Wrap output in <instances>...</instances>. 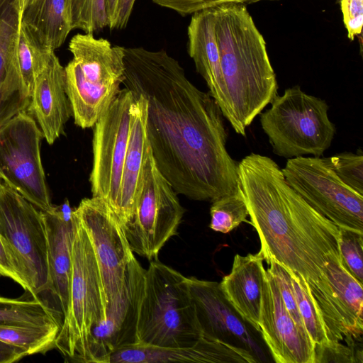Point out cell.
Here are the masks:
<instances>
[{
	"label": "cell",
	"mask_w": 363,
	"mask_h": 363,
	"mask_svg": "<svg viewBox=\"0 0 363 363\" xmlns=\"http://www.w3.org/2000/svg\"><path fill=\"white\" fill-rule=\"evenodd\" d=\"M125 87L147 101L155 162L177 194L210 201L240 189L238 163L226 148L222 111L165 50L125 48Z\"/></svg>",
	"instance_id": "1"
},
{
	"label": "cell",
	"mask_w": 363,
	"mask_h": 363,
	"mask_svg": "<svg viewBox=\"0 0 363 363\" xmlns=\"http://www.w3.org/2000/svg\"><path fill=\"white\" fill-rule=\"evenodd\" d=\"M238 177L264 260L296 273L314 301L327 296L330 284L325 267L340 258L339 228L289 186L270 157L245 156L238 163Z\"/></svg>",
	"instance_id": "2"
},
{
	"label": "cell",
	"mask_w": 363,
	"mask_h": 363,
	"mask_svg": "<svg viewBox=\"0 0 363 363\" xmlns=\"http://www.w3.org/2000/svg\"><path fill=\"white\" fill-rule=\"evenodd\" d=\"M213 9L215 34L228 102L227 120L236 133L246 128L278 95L266 43L245 4Z\"/></svg>",
	"instance_id": "3"
},
{
	"label": "cell",
	"mask_w": 363,
	"mask_h": 363,
	"mask_svg": "<svg viewBox=\"0 0 363 363\" xmlns=\"http://www.w3.org/2000/svg\"><path fill=\"white\" fill-rule=\"evenodd\" d=\"M202 337L187 277L157 259L150 261L139 306L137 342L181 347Z\"/></svg>",
	"instance_id": "4"
},
{
	"label": "cell",
	"mask_w": 363,
	"mask_h": 363,
	"mask_svg": "<svg viewBox=\"0 0 363 363\" xmlns=\"http://www.w3.org/2000/svg\"><path fill=\"white\" fill-rule=\"evenodd\" d=\"M69 50L73 58L65 67L66 91L74 123L92 128L125 79V48L93 33H78Z\"/></svg>",
	"instance_id": "5"
},
{
	"label": "cell",
	"mask_w": 363,
	"mask_h": 363,
	"mask_svg": "<svg viewBox=\"0 0 363 363\" xmlns=\"http://www.w3.org/2000/svg\"><path fill=\"white\" fill-rule=\"evenodd\" d=\"M326 101L303 91L299 86L277 95L260 114V124L273 152L286 159L306 155L321 157L335 135Z\"/></svg>",
	"instance_id": "6"
},
{
	"label": "cell",
	"mask_w": 363,
	"mask_h": 363,
	"mask_svg": "<svg viewBox=\"0 0 363 363\" xmlns=\"http://www.w3.org/2000/svg\"><path fill=\"white\" fill-rule=\"evenodd\" d=\"M74 215L68 303L55 347L66 362L85 363L91 328L105 317L106 308L94 248Z\"/></svg>",
	"instance_id": "7"
},
{
	"label": "cell",
	"mask_w": 363,
	"mask_h": 363,
	"mask_svg": "<svg viewBox=\"0 0 363 363\" xmlns=\"http://www.w3.org/2000/svg\"><path fill=\"white\" fill-rule=\"evenodd\" d=\"M0 237L32 296L49 291L47 235L41 211L0 179Z\"/></svg>",
	"instance_id": "8"
},
{
	"label": "cell",
	"mask_w": 363,
	"mask_h": 363,
	"mask_svg": "<svg viewBox=\"0 0 363 363\" xmlns=\"http://www.w3.org/2000/svg\"><path fill=\"white\" fill-rule=\"evenodd\" d=\"M184 213L177 192L158 169L150 149L133 213L123 224L133 252L150 262L157 259L164 245L178 234Z\"/></svg>",
	"instance_id": "9"
},
{
	"label": "cell",
	"mask_w": 363,
	"mask_h": 363,
	"mask_svg": "<svg viewBox=\"0 0 363 363\" xmlns=\"http://www.w3.org/2000/svg\"><path fill=\"white\" fill-rule=\"evenodd\" d=\"M281 171L289 186L338 228L363 232V196L340 179L330 157L288 159Z\"/></svg>",
	"instance_id": "10"
},
{
	"label": "cell",
	"mask_w": 363,
	"mask_h": 363,
	"mask_svg": "<svg viewBox=\"0 0 363 363\" xmlns=\"http://www.w3.org/2000/svg\"><path fill=\"white\" fill-rule=\"evenodd\" d=\"M43 135L27 111L0 127V176L40 211L52 206L40 157Z\"/></svg>",
	"instance_id": "11"
},
{
	"label": "cell",
	"mask_w": 363,
	"mask_h": 363,
	"mask_svg": "<svg viewBox=\"0 0 363 363\" xmlns=\"http://www.w3.org/2000/svg\"><path fill=\"white\" fill-rule=\"evenodd\" d=\"M134 99L128 88L120 89L93 126L91 191L92 196L105 199L116 213Z\"/></svg>",
	"instance_id": "12"
},
{
	"label": "cell",
	"mask_w": 363,
	"mask_h": 363,
	"mask_svg": "<svg viewBox=\"0 0 363 363\" xmlns=\"http://www.w3.org/2000/svg\"><path fill=\"white\" fill-rule=\"evenodd\" d=\"M74 213L94 248L107 308L124 289L128 264L134 253L123 223L105 199L97 196L84 199Z\"/></svg>",
	"instance_id": "13"
},
{
	"label": "cell",
	"mask_w": 363,
	"mask_h": 363,
	"mask_svg": "<svg viewBox=\"0 0 363 363\" xmlns=\"http://www.w3.org/2000/svg\"><path fill=\"white\" fill-rule=\"evenodd\" d=\"M145 272L133 255L128 264L121 295L106 308L105 317L91 328L85 363H108L116 350L138 342L137 321Z\"/></svg>",
	"instance_id": "14"
},
{
	"label": "cell",
	"mask_w": 363,
	"mask_h": 363,
	"mask_svg": "<svg viewBox=\"0 0 363 363\" xmlns=\"http://www.w3.org/2000/svg\"><path fill=\"white\" fill-rule=\"evenodd\" d=\"M259 333L277 363H314L315 345L286 310L277 283L267 269L262 291Z\"/></svg>",
	"instance_id": "15"
},
{
	"label": "cell",
	"mask_w": 363,
	"mask_h": 363,
	"mask_svg": "<svg viewBox=\"0 0 363 363\" xmlns=\"http://www.w3.org/2000/svg\"><path fill=\"white\" fill-rule=\"evenodd\" d=\"M187 283L202 336L247 350L260 362L261 350L219 283L194 277H187Z\"/></svg>",
	"instance_id": "16"
},
{
	"label": "cell",
	"mask_w": 363,
	"mask_h": 363,
	"mask_svg": "<svg viewBox=\"0 0 363 363\" xmlns=\"http://www.w3.org/2000/svg\"><path fill=\"white\" fill-rule=\"evenodd\" d=\"M331 294L323 319L330 342L335 346L342 341L351 348L362 339L363 332V289L342 264L340 258H333L325 267Z\"/></svg>",
	"instance_id": "17"
},
{
	"label": "cell",
	"mask_w": 363,
	"mask_h": 363,
	"mask_svg": "<svg viewBox=\"0 0 363 363\" xmlns=\"http://www.w3.org/2000/svg\"><path fill=\"white\" fill-rule=\"evenodd\" d=\"M167 362H258L255 356L244 349L218 340L202 337L188 347H162L134 343L112 353L108 363Z\"/></svg>",
	"instance_id": "18"
},
{
	"label": "cell",
	"mask_w": 363,
	"mask_h": 363,
	"mask_svg": "<svg viewBox=\"0 0 363 363\" xmlns=\"http://www.w3.org/2000/svg\"><path fill=\"white\" fill-rule=\"evenodd\" d=\"M47 235L49 291L66 313L72 265V247L75 231L74 209L67 199L60 206L41 211Z\"/></svg>",
	"instance_id": "19"
},
{
	"label": "cell",
	"mask_w": 363,
	"mask_h": 363,
	"mask_svg": "<svg viewBox=\"0 0 363 363\" xmlns=\"http://www.w3.org/2000/svg\"><path fill=\"white\" fill-rule=\"evenodd\" d=\"M28 109L48 144L65 133L72 112L66 91L65 69L55 52L35 80Z\"/></svg>",
	"instance_id": "20"
},
{
	"label": "cell",
	"mask_w": 363,
	"mask_h": 363,
	"mask_svg": "<svg viewBox=\"0 0 363 363\" xmlns=\"http://www.w3.org/2000/svg\"><path fill=\"white\" fill-rule=\"evenodd\" d=\"M135 96L131 109V122L128 146L125 155L117 216L125 224L130 218L143 178L144 167L150 149L147 133V109L145 99Z\"/></svg>",
	"instance_id": "21"
},
{
	"label": "cell",
	"mask_w": 363,
	"mask_h": 363,
	"mask_svg": "<svg viewBox=\"0 0 363 363\" xmlns=\"http://www.w3.org/2000/svg\"><path fill=\"white\" fill-rule=\"evenodd\" d=\"M187 35L188 52L196 69L205 80L209 94L219 106L224 118H227L226 90L220 69L213 8L192 14Z\"/></svg>",
	"instance_id": "22"
},
{
	"label": "cell",
	"mask_w": 363,
	"mask_h": 363,
	"mask_svg": "<svg viewBox=\"0 0 363 363\" xmlns=\"http://www.w3.org/2000/svg\"><path fill=\"white\" fill-rule=\"evenodd\" d=\"M263 261L259 252L245 256L237 254L230 272L219 283L224 296L234 310L258 332L262 291L267 273Z\"/></svg>",
	"instance_id": "23"
},
{
	"label": "cell",
	"mask_w": 363,
	"mask_h": 363,
	"mask_svg": "<svg viewBox=\"0 0 363 363\" xmlns=\"http://www.w3.org/2000/svg\"><path fill=\"white\" fill-rule=\"evenodd\" d=\"M21 19L43 45L53 50L72 30L67 0H21Z\"/></svg>",
	"instance_id": "24"
},
{
	"label": "cell",
	"mask_w": 363,
	"mask_h": 363,
	"mask_svg": "<svg viewBox=\"0 0 363 363\" xmlns=\"http://www.w3.org/2000/svg\"><path fill=\"white\" fill-rule=\"evenodd\" d=\"M63 315L39 297L9 298L0 296V325L60 327Z\"/></svg>",
	"instance_id": "25"
},
{
	"label": "cell",
	"mask_w": 363,
	"mask_h": 363,
	"mask_svg": "<svg viewBox=\"0 0 363 363\" xmlns=\"http://www.w3.org/2000/svg\"><path fill=\"white\" fill-rule=\"evenodd\" d=\"M55 50L43 45L36 35L21 22L16 46L17 65L26 94L30 97L35 80Z\"/></svg>",
	"instance_id": "26"
},
{
	"label": "cell",
	"mask_w": 363,
	"mask_h": 363,
	"mask_svg": "<svg viewBox=\"0 0 363 363\" xmlns=\"http://www.w3.org/2000/svg\"><path fill=\"white\" fill-rule=\"evenodd\" d=\"M60 330V327L0 325V340L24 350L27 355H30L54 347Z\"/></svg>",
	"instance_id": "27"
},
{
	"label": "cell",
	"mask_w": 363,
	"mask_h": 363,
	"mask_svg": "<svg viewBox=\"0 0 363 363\" xmlns=\"http://www.w3.org/2000/svg\"><path fill=\"white\" fill-rule=\"evenodd\" d=\"M289 272L291 277L296 301L301 317L306 330L315 345V349L328 347L330 342L323 320L318 308L302 279L296 273L290 271Z\"/></svg>",
	"instance_id": "28"
},
{
	"label": "cell",
	"mask_w": 363,
	"mask_h": 363,
	"mask_svg": "<svg viewBox=\"0 0 363 363\" xmlns=\"http://www.w3.org/2000/svg\"><path fill=\"white\" fill-rule=\"evenodd\" d=\"M210 215V228L222 233H228L241 223L247 222L249 212L240 187L213 201Z\"/></svg>",
	"instance_id": "29"
},
{
	"label": "cell",
	"mask_w": 363,
	"mask_h": 363,
	"mask_svg": "<svg viewBox=\"0 0 363 363\" xmlns=\"http://www.w3.org/2000/svg\"><path fill=\"white\" fill-rule=\"evenodd\" d=\"M72 30L94 33L108 26L106 0H67Z\"/></svg>",
	"instance_id": "30"
},
{
	"label": "cell",
	"mask_w": 363,
	"mask_h": 363,
	"mask_svg": "<svg viewBox=\"0 0 363 363\" xmlns=\"http://www.w3.org/2000/svg\"><path fill=\"white\" fill-rule=\"evenodd\" d=\"M339 250L342 264L360 283H363V232L340 228Z\"/></svg>",
	"instance_id": "31"
},
{
	"label": "cell",
	"mask_w": 363,
	"mask_h": 363,
	"mask_svg": "<svg viewBox=\"0 0 363 363\" xmlns=\"http://www.w3.org/2000/svg\"><path fill=\"white\" fill-rule=\"evenodd\" d=\"M332 167L347 186L363 196V155L344 152L330 157Z\"/></svg>",
	"instance_id": "32"
},
{
	"label": "cell",
	"mask_w": 363,
	"mask_h": 363,
	"mask_svg": "<svg viewBox=\"0 0 363 363\" xmlns=\"http://www.w3.org/2000/svg\"><path fill=\"white\" fill-rule=\"evenodd\" d=\"M267 263L269 264L267 270L273 275L277 283L286 310L299 328L306 332L298 308L291 277L289 271L274 260Z\"/></svg>",
	"instance_id": "33"
},
{
	"label": "cell",
	"mask_w": 363,
	"mask_h": 363,
	"mask_svg": "<svg viewBox=\"0 0 363 363\" xmlns=\"http://www.w3.org/2000/svg\"><path fill=\"white\" fill-rule=\"evenodd\" d=\"M261 1L279 0H152L155 4L172 10L182 16L226 4L234 3L246 5Z\"/></svg>",
	"instance_id": "34"
},
{
	"label": "cell",
	"mask_w": 363,
	"mask_h": 363,
	"mask_svg": "<svg viewBox=\"0 0 363 363\" xmlns=\"http://www.w3.org/2000/svg\"><path fill=\"white\" fill-rule=\"evenodd\" d=\"M343 21L348 38L353 40L361 34L363 24V0H340Z\"/></svg>",
	"instance_id": "35"
},
{
	"label": "cell",
	"mask_w": 363,
	"mask_h": 363,
	"mask_svg": "<svg viewBox=\"0 0 363 363\" xmlns=\"http://www.w3.org/2000/svg\"><path fill=\"white\" fill-rule=\"evenodd\" d=\"M0 275L10 278L20 284L25 290L26 285L19 276L10 254L0 237Z\"/></svg>",
	"instance_id": "36"
},
{
	"label": "cell",
	"mask_w": 363,
	"mask_h": 363,
	"mask_svg": "<svg viewBox=\"0 0 363 363\" xmlns=\"http://www.w3.org/2000/svg\"><path fill=\"white\" fill-rule=\"evenodd\" d=\"M27 356L26 351L0 340V363H11Z\"/></svg>",
	"instance_id": "37"
},
{
	"label": "cell",
	"mask_w": 363,
	"mask_h": 363,
	"mask_svg": "<svg viewBox=\"0 0 363 363\" xmlns=\"http://www.w3.org/2000/svg\"><path fill=\"white\" fill-rule=\"evenodd\" d=\"M136 0H119L114 29H124L129 21Z\"/></svg>",
	"instance_id": "38"
},
{
	"label": "cell",
	"mask_w": 363,
	"mask_h": 363,
	"mask_svg": "<svg viewBox=\"0 0 363 363\" xmlns=\"http://www.w3.org/2000/svg\"><path fill=\"white\" fill-rule=\"evenodd\" d=\"M118 4L119 0H106V11L109 21L108 27L111 30L114 29Z\"/></svg>",
	"instance_id": "39"
},
{
	"label": "cell",
	"mask_w": 363,
	"mask_h": 363,
	"mask_svg": "<svg viewBox=\"0 0 363 363\" xmlns=\"http://www.w3.org/2000/svg\"><path fill=\"white\" fill-rule=\"evenodd\" d=\"M0 179H1V176H0Z\"/></svg>",
	"instance_id": "40"
}]
</instances>
